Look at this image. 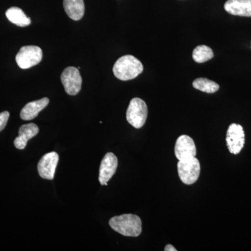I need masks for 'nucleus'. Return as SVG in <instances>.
Segmentation results:
<instances>
[{"label":"nucleus","mask_w":251,"mask_h":251,"mask_svg":"<svg viewBox=\"0 0 251 251\" xmlns=\"http://www.w3.org/2000/svg\"><path fill=\"white\" fill-rule=\"evenodd\" d=\"M109 225L112 229L126 237H138L142 232V221L134 214H123L112 218Z\"/></svg>","instance_id":"obj_1"},{"label":"nucleus","mask_w":251,"mask_h":251,"mask_svg":"<svg viewBox=\"0 0 251 251\" xmlns=\"http://www.w3.org/2000/svg\"><path fill=\"white\" fill-rule=\"evenodd\" d=\"M143 72V64L133 55L122 56L113 67L115 76L123 81L133 80Z\"/></svg>","instance_id":"obj_2"},{"label":"nucleus","mask_w":251,"mask_h":251,"mask_svg":"<svg viewBox=\"0 0 251 251\" xmlns=\"http://www.w3.org/2000/svg\"><path fill=\"white\" fill-rule=\"evenodd\" d=\"M148 109L147 104L140 98L130 100L126 112V120L135 128H140L146 122Z\"/></svg>","instance_id":"obj_3"},{"label":"nucleus","mask_w":251,"mask_h":251,"mask_svg":"<svg viewBox=\"0 0 251 251\" xmlns=\"http://www.w3.org/2000/svg\"><path fill=\"white\" fill-rule=\"evenodd\" d=\"M178 174L184 184L191 185L197 181L201 174V164L198 158L181 160L177 163Z\"/></svg>","instance_id":"obj_4"},{"label":"nucleus","mask_w":251,"mask_h":251,"mask_svg":"<svg viewBox=\"0 0 251 251\" xmlns=\"http://www.w3.org/2000/svg\"><path fill=\"white\" fill-rule=\"evenodd\" d=\"M42 50L38 46H26L20 49L16 54V61L18 67L27 69L34 67L42 60Z\"/></svg>","instance_id":"obj_5"},{"label":"nucleus","mask_w":251,"mask_h":251,"mask_svg":"<svg viewBox=\"0 0 251 251\" xmlns=\"http://www.w3.org/2000/svg\"><path fill=\"white\" fill-rule=\"evenodd\" d=\"M61 81L68 94L75 96L80 92L82 87V77L79 69L75 67H67L61 75Z\"/></svg>","instance_id":"obj_6"},{"label":"nucleus","mask_w":251,"mask_h":251,"mask_svg":"<svg viewBox=\"0 0 251 251\" xmlns=\"http://www.w3.org/2000/svg\"><path fill=\"white\" fill-rule=\"evenodd\" d=\"M226 144L231 153H240L245 144V133L242 126L237 124L229 125L226 135Z\"/></svg>","instance_id":"obj_7"},{"label":"nucleus","mask_w":251,"mask_h":251,"mask_svg":"<svg viewBox=\"0 0 251 251\" xmlns=\"http://www.w3.org/2000/svg\"><path fill=\"white\" fill-rule=\"evenodd\" d=\"M58 162V153L54 151L44 155L38 163V172L41 177L45 179H53Z\"/></svg>","instance_id":"obj_8"},{"label":"nucleus","mask_w":251,"mask_h":251,"mask_svg":"<svg viewBox=\"0 0 251 251\" xmlns=\"http://www.w3.org/2000/svg\"><path fill=\"white\" fill-rule=\"evenodd\" d=\"M175 153L179 161L196 157L197 150L192 138L186 135L179 136L175 144Z\"/></svg>","instance_id":"obj_9"},{"label":"nucleus","mask_w":251,"mask_h":251,"mask_svg":"<svg viewBox=\"0 0 251 251\" xmlns=\"http://www.w3.org/2000/svg\"><path fill=\"white\" fill-rule=\"evenodd\" d=\"M118 166V160L113 153L109 152L104 156L100 169H99V180L100 184L103 186H107L108 181L115 174Z\"/></svg>","instance_id":"obj_10"},{"label":"nucleus","mask_w":251,"mask_h":251,"mask_svg":"<svg viewBox=\"0 0 251 251\" xmlns=\"http://www.w3.org/2000/svg\"><path fill=\"white\" fill-rule=\"evenodd\" d=\"M224 8L234 16L251 17V0H227Z\"/></svg>","instance_id":"obj_11"},{"label":"nucleus","mask_w":251,"mask_h":251,"mask_svg":"<svg viewBox=\"0 0 251 251\" xmlns=\"http://www.w3.org/2000/svg\"><path fill=\"white\" fill-rule=\"evenodd\" d=\"M39 128L35 124L30 123L21 126L18 137L14 140V145L18 150H24L27 142L39 133Z\"/></svg>","instance_id":"obj_12"},{"label":"nucleus","mask_w":251,"mask_h":251,"mask_svg":"<svg viewBox=\"0 0 251 251\" xmlns=\"http://www.w3.org/2000/svg\"><path fill=\"white\" fill-rule=\"evenodd\" d=\"M49 99L48 98H43L40 100L29 102L21 110V119L25 121H29L36 118L39 112L49 105Z\"/></svg>","instance_id":"obj_13"},{"label":"nucleus","mask_w":251,"mask_h":251,"mask_svg":"<svg viewBox=\"0 0 251 251\" xmlns=\"http://www.w3.org/2000/svg\"><path fill=\"white\" fill-rule=\"evenodd\" d=\"M64 8L68 16L74 21H80L85 14L83 0H64Z\"/></svg>","instance_id":"obj_14"},{"label":"nucleus","mask_w":251,"mask_h":251,"mask_svg":"<svg viewBox=\"0 0 251 251\" xmlns=\"http://www.w3.org/2000/svg\"><path fill=\"white\" fill-rule=\"evenodd\" d=\"M8 20L19 27H26L31 23L30 18H28L22 9L18 7H11L6 12Z\"/></svg>","instance_id":"obj_15"},{"label":"nucleus","mask_w":251,"mask_h":251,"mask_svg":"<svg viewBox=\"0 0 251 251\" xmlns=\"http://www.w3.org/2000/svg\"><path fill=\"white\" fill-rule=\"evenodd\" d=\"M193 86L196 90L209 94L215 93L219 90V85L216 82L204 77L196 79L193 81Z\"/></svg>","instance_id":"obj_16"},{"label":"nucleus","mask_w":251,"mask_h":251,"mask_svg":"<svg viewBox=\"0 0 251 251\" xmlns=\"http://www.w3.org/2000/svg\"><path fill=\"white\" fill-rule=\"evenodd\" d=\"M214 57L212 50L208 46H198L193 52V58L197 63H204L210 60Z\"/></svg>","instance_id":"obj_17"},{"label":"nucleus","mask_w":251,"mask_h":251,"mask_svg":"<svg viewBox=\"0 0 251 251\" xmlns=\"http://www.w3.org/2000/svg\"><path fill=\"white\" fill-rule=\"evenodd\" d=\"M10 114L9 112L4 111L0 113V132L2 131L6 127L8 120H9Z\"/></svg>","instance_id":"obj_18"},{"label":"nucleus","mask_w":251,"mask_h":251,"mask_svg":"<svg viewBox=\"0 0 251 251\" xmlns=\"http://www.w3.org/2000/svg\"><path fill=\"white\" fill-rule=\"evenodd\" d=\"M165 251H176V249H175L174 247H173V245H171V244H168V245L166 246V247H165L164 249Z\"/></svg>","instance_id":"obj_19"}]
</instances>
